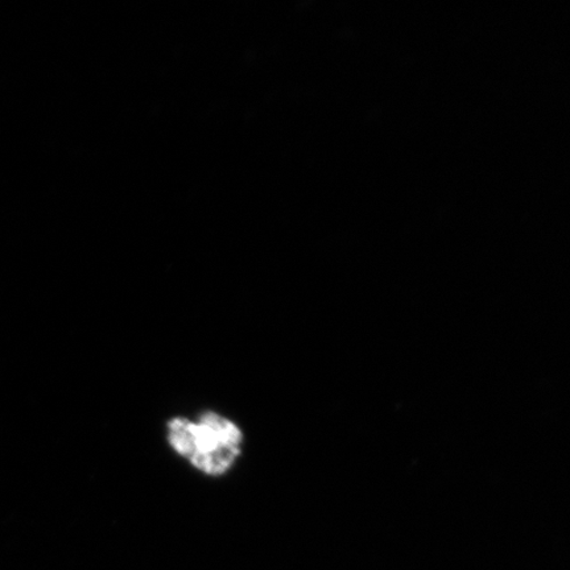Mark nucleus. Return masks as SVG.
<instances>
[{"mask_svg": "<svg viewBox=\"0 0 570 570\" xmlns=\"http://www.w3.org/2000/svg\"><path fill=\"white\" fill-rule=\"evenodd\" d=\"M240 440L238 428L216 413H208L198 424L183 419L169 423L170 444L208 474H220L232 466Z\"/></svg>", "mask_w": 570, "mask_h": 570, "instance_id": "obj_1", "label": "nucleus"}]
</instances>
